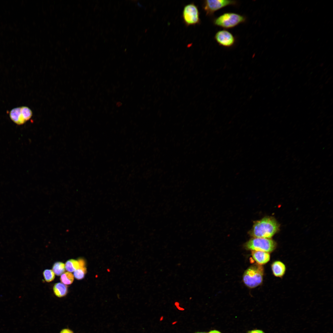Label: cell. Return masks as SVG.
<instances>
[{"mask_svg": "<svg viewBox=\"0 0 333 333\" xmlns=\"http://www.w3.org/2000/svg\"><path fill=\"white\" fill-rule=\"evenodd\" d=\"M276 220L270 217H265L255 222L250 234L254 237L270 238L278 229Z\"/></svg>", "mask_w": 333, "mask_h": 333, "instance_id": "cell-1", "label": "cell"}, {"mask_svg": "<svg viewBox=\"0 0 333 333\" xmlns=\"http://www.w3.org/2000/svg\"><path fill=\"white\" fill-rule=\"evenodd\" d=\"M246 20V18L244 15L235 13L228 12L224 13L214 18L213 20V23L215 26L229 29L244 23Z\"/></svg>", "mask_w": 333, "mask_h": 333, "instance_id": "cell-2", "label": "cell"}, {"mask_svg": "<svg viewBox=\"0 0 333 333\" xmlns=\"http://www.w3.org/2000/svg\"><path fill=\"white\" fill-rule=\"evenodd\" d=\"M264 274V269L261 265H253L245 271L243 277V282L249 288H255L262 283Z\"/></svg>", "mask_w": 333, "mask_h": 333, "instance_id": "cell-3", "label": "cell"}, {"mask_svg": "<svg viewBox=\"0 0 333 333\" xmlns=\"http://www.w3.org/2000/svg\"><path fill=\"white\" fill-rule=\"evenodd\" d=\"M276 243L270 238L253 237L245 245V248L252 251H261L271 253L276 248Z\"/></svg>", "mask_w": 333, "mask_h": 333, "instance_id": "cell-4", "label": "cell"}, {"mask_svg": "<svg viewBox=\"0 0 333 333\" xmlns=\"http://www.w3.org/2000/svg\"><path fill=\"white\" fill-rule=\"evenodd\" d=\"M238 1L231 0H206L203 1L202 8L206 15L212 16L217 11L229 6H237Z\"/></svg>", "mask_w": 333, "mask_h": 333, "instance_id": "cell-5", "label": "cell"}, {"mask_svg": "<svg viewBox=\"0 0 333 333\" xmlns=\"http://www.w3.org/2000/svg\"><path fill=\"white\" fill-rule=\"evenodd\" d=\"M198 7L193 3L188 4L183 8L182 18L187 26L199 24L200 23Z\"/></svg>", "mask_w": 333, "mask_h": 333, "instance_id": "cell-6", "label": "cell"}, {"mask_svg": "<svg viewBox=\"0 0 333 333\" xmlns=\"http://www.w3.org/2000/svg\"><path fill=\"white\" fill-rule=\"evenodd\" d=\"M214 38L220 46L227 48L233 46L236 41V38L233 34L226 30L217 31L216 33Z\"/></svg>", "mask_w": 333, "mask_h": 333, "instance_id": "cell-7", "label": "cell"}, {"mask_svg": "<svg viewBox=\"0 0 333 333\" xmlns=\"http://www.w3.org/2000/svg\"><path fill=\"white\" fill-rule=\"evenodd\" d=\"M271 269L273 275L277 278H282L286 271L285 265L279 260L274 261L272 263Z\"/></svg>", "mask_w": 333, "mask_h": 333, "instance_id": "cell-8", "label": "cell"}, {"mask_svg": "<svg viewBox=\"0 0 333 333\" xmlns=\"http://www.w3.org/2000/svg\"><path fill=\"white\" fill-rule=\"evenodd\" d=\"M252 256L258 265L265 264L270 260L269 253L261 251H252Z\"/></svg>", "mask_w": 333, "mask_h": 333, "instance_id": "cell-9", "label": "cell"}, {"mask_svg": "<svg viewBox=\"0 0 333 333\" xmlns=\"http://www.w3.org/2000/svg\"><path fill=\"white\" fill-rule=\"evenodd\" d=\"M10 117L14 123L18 125H22L26 121L23 115L20 107L12 109L10 113Z\"/></svg>", "mask_w": 333, "mask_h": 333, "instance_id": "cell-10", "label": "cell"}, {"mask_svg": "<svg viewBox=\"0 0 333 333\" xmlns=\"http://www.w3.org/2000/svg\"><path fill=\"white\" fill-rule=\"evenodd\" d=\"M55 294L57 297L61 298L65 296L68 292L67 286L62 283H56L53 287Z\"/></svg>", "mask_w": 333, "mask_h": 333, "instance_id": "cell-11", "label": "cell"}, {"mask_svg": "<svg viewBox=\"0 0 333 333\" xmlns=\"http://www.w3.org/2000/svg\"><path fill=\"white\" fill-rule=\"evenodd\" d=\"M80 266V267L75 271L74 273V276L78 280H81L83 278L86 272V268L85 266V263L83 259L79 260Z\"/></svg>", "mask_w": 333, "mask_h": 333, "instance_id": "cell-12", "label": "cell"}, {"mask_svg": "<svg viewBox=\"0 0 333 333\" xmlns=\"http://www.w3.org/2000/svg\"><path fill=\"white\" fill-rule=\"evenodd\" d=\"M66 269L70 272L75 271L80 267L79 260L71 259L68 260L65 264Z\"/></svg>", "mask_w": 333, "mask_h": 333, "instance_id": "cell-13", "label": "cell"}, {"mask_svg": "<svg viewBox=\"0 0 333 333\" xmlns=\"http://www.w3.org/2000/svg\"><path fill=\"white\" fill-rule=\"evenodd\" d=\"M52 269L56 275H61L65 271V264L61 262H56L54 264Z\"/></svg>", "mask_w": 333, "mask_h": 333, "instance_id": "cell-14", "label": "cell"}, {"mask_svg": "<svg viewBox=\"0 0 333 333\" xmlns=\"http://www.w3.org/2000/svg\"><path fill=\"white\" fill-rule=\"evenodd\" d=\"M74 275L70 272H65L61 275L60 280L61 283L65 285H70L73 282L74 279Z\"/></svg>", "mask_w": 333, "mask_h": 333, "instance_id": "cell-15", "label": "cell"}, {"mask_svg": "<svg viewBox=\"0 0 333 333\" xmlns=\"http://www.w3.org/2000/svg\"><path fill=\"white\" fill-rule=\"evenodd\" d=\"M23 115L26 121L32 117V113L31 110L28 107L23 106L20 107Z\"/></svg>", "mask_w": 333, "mask_h": 333, "instance_id": "cell-16", "label": "cell"}, {"mask_svg": "<svg viewBox=\"0 0 333 333\" xmlns=\"http://www.w3.org/2000/svg\"><path fill=\"white\" fill-rule=\"evenodd\" d=\"M43 274L45 280L47 282L52 281L55 278V273L51 269H46L45 270Z\"/></svg>", "mask_w": 333, "mask_h": 333, "instance_id": "cell-17", "label": "cell"}, {"mask_svg": "<svg viewBox=\"0 0 333 333\" xmlns=\"http://www.w3.org/2000/svg\"><path fill=\"white\" fill-rule=\"evenodd\" d=\"M60 333H74L73 331L68 328H64L62 329Z\"/></svg>", "mask_w": 333, "mask_h": 333, "instance_id": "cell-18", "label": "cell"}, {"mask_svg": "<svg viewBox=\"0 0 333 333\" xmlns=\"http://www.w3.org/2000/svg\"><path fill=\"white\" fill-rule=\"evenodd\" d=\"M248 333H265L262 331L256 330H253L250 331Z\"/></svg>", "mask_w": 333, "mask_h": 333, "instance_id": "cell-19", "label": "cell"}, {"mask_svg": "<svg viewBox=\"0 0 333 333\" xmlns=\"http://www.w3.org/2000/svg\"><path fill=\"white\" fill-rule=\"evenodd\" d=\"M208 333H221L220 332L218 331L214 330L211 331H209Z\"/></svg>", "mask_w": 333, "mask_h": 333, "instance_id": "cell-20", "label": "cell"}, {"mask_svg": "<svg viewBox=\"0 0 333 333\" xmlns=\"http://www.w3.org/2000/svg\"><path fill=\"white\" fill-rule=\"evenodd\" d=\"M195 333H206L205 332H197Z\"/></svg>", "mask_w": 333, "mask_h": 333, "instance_id": "cell-21", "label": "cell"}]
</instances>
